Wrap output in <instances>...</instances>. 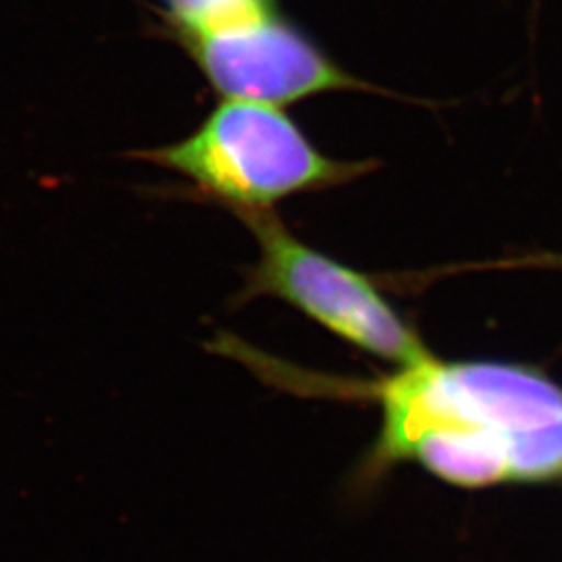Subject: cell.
I'll list each match as a JSON object with an SVG mask.
<instances>
[{"label": "cell", "instance_id": "obj_1", "mask_svg": "<svg viewBox=\"0 0 562 562\" xmlns=\"http://www.w3.org/2000/svg\"><path fill=\"white\" fill-rule=\"evenodd\" d=\"M127 157L180 176L192 201L222 206L238 220L357 180L375 167L323 155L280 106L246 101H223L186 138Z\"/></svg>", "mask_w": 562, "mask_h": 562}, {"label": "cell", "instance_id": "obj_2", "mask_svg": "<svg viewBox=\"0 0 562 562\" xmlns=\"http://www.w3.org/2000/svg\"><path fill=\"white\" fill-rule=\"evenodd\" d=\"M240 222L259 241V261L246 269L234 304L278 299L341 340L404 369L434 361L369 278L299 240L276 211Z\"/></svg>", "mask_w": 562, "mask_h": 562}, {"label": "cell", "instance_id": "obj_3", "mask_svg": "<svg viewBox=\"0 0 562 562\" xmlns=\"http://www.w3.org/2000/svg\"><path fill=\"white\" fill-rule=\"evenodd\" d=\"M378 459H402L431 425L462 423L503 434L508 452L527 436L562 423V392L517 367L427 362L380 385Z\"/></svg>", "mask_w": 562, "mask_h": 562}, {"label": "cell", "instance_id": "obj_4", "mask_svg": "<svg viewBox=\"0 0 562 562\" xmlns=\"http://www.w3.org/2000/svg\"><path fill=\"white\" fill-rule=\"evenodd\" d=\"M223 101L285 106L323 92L378 88L341 69L283 11L248 25L176 41Z\"/></svg>", "mask_w": 562, "mask_h": 562}, {"label": "cell", "instance_id": "obj_5", "mask_svg": "<svg viewBox=\"0 0 562 562\" xmlns=\"http://www.w3.org/2000/svg\"><path fill=\"white\" fill-rule=\"evenodd\" d=\"M443 480L461 485H487L508 480V442L503 434L462 423L431 425L408 448Z\"/></svg>", "mask_w": 562, "mask_h": 562}, {"label": "cell", "instance_id": "obj_6", "mask_svg": "<svg viewBox=\"0 0 562 562\" xmlns=\"http://www.w3.org/2000/svg\"><path fill=\"white\" fill-rule=\"evenodd\" d=\"M161 4L162 34L173 42L281 13L280 0H161Z\"/></svg>", "mask_w": 562, "mask_h": 562}, {"label": "cell", "instance_id": "obj_7", "mask_svg": "<svg viewBox=\"0 0 562 562\" xmlns=\"http://www.w3.org/2000/svg\"><path fill=\"white\" fill-rule=\"evenodd\" d=\"M559 262H561V265H562V259H561V261H559Z\"/></svg>", "mask_w": 562, "mask_h": 562}]
</instances>
